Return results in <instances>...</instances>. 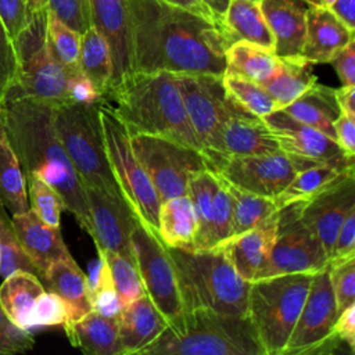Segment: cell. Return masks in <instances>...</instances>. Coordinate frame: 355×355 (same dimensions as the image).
Segmentation results:
<instances>
[{
	"label": "cell",
	"mask_w": 355,
	"mask_h": 355,
	"mask_svg": "<svg viewBox=\"0 0 355 355\" xmlns=\"http://www.w3.org/2000/svg\"><path fill=\"white\" fill-rule=\"evenodd\" d=\"M78 65L80 72L94 85L98 94L107 100L112 82L111 54L105 39L92 25L80 35Z\"/></svg>",
	"instance_id": "cell-35"
},
{
	"label": "cell",
	"mask_w": 355,
	"mask_h": 355,
	"mask_svg": "<svg viewBox=\"0 0 355 355\" xmlns=\"http://www.w3.org/2000/svg\"><path fill=\"white\" fill-rule=\"evenodd\" d=\"M201 151L208 161L222 157L270 154L280 151V147L265 121L245 111L233 100L227 116Z\"/></svg>",
	"instance_id": "cell-16"
},
{
	"label": "cell",
	"mask_w": 355,
	"mask_h": 355,
	"mask_svg": "<svg viewBox=\"0 0 355 355\" xmlns=\"http://www.w3.org/2000/svg\"><path fill=\"white\" fill-rule=\"evenodd\" d=\"M252 1H259V0H252Z\"/></svg>",
	"instance_id": "cell-63"
},
{
	"label": "cell",
	"mask_w": 355,
	"mask_h": 355,
	"mask_svg": "<svg viewBox=\"0 0 355 355\" xmlns=\"http://www.w3.org/2000/svg\"><path fill=\"white\" fill-rule=\"evenodd\" d=\"M262 119L273 132L282 151L312 164L354 166V157L348 155L334 139L294 119L283 110H275Z\"/></svg>",
	"instance_id": "cell-18"
},
{
	"label": "cell",
	"mask_w": 355,
	"mask_h": 355,
	"mask_svg": "<svg viewBox=\"0 0 355 355\" xmlns=\"http://www.w3.org/2000/svg\"><path fill=\"white\" fill-rule=\"evenodd\" d=\"M11 222L40 280L53 262L71 257L60 227L44 223L31 208L25 212L11 215Z\"/></svg>",
	"instance_id": "cell-24"
},
{
	"label": "cell",
	"mask_w": 355,
	"mask_h": 355,
	"mask_svg": "<svg viewBox=\"0 0 355 355\" xmlns=\"http://www.w3.org/2000/svg\"><path fill=\"white\" fill-rule=\"evenodd\" d=\"M44 290L42 280L35 273L17 270L6 276L0 286V305L14 324L29 331L31 311Z\"/></svg>",
	"instance_id": "cell-34"
},
{
	"label": "cell",
	"mask_w": 355,
	"mask_h": 355,
	"mask_svg": "<svg viewBox=\"0 0 355 355\" xmlns=\"http://www.w3.org/2000/svg\"><path fill=\"white\" fill-rule=\"evenodd\" d=\"M300 207L301 202H293L279 208L276 240L255 280L286 273H315L329 263L320 240L300 219Z\"/></svg>",
	"instance_id": "cell-12"
},
{
	"label": "cell",
	"mask_w": 355,
	"mask_h": 355,
	"mask_svg": "<svg viewBox=\"0 0 355 355\" xmlns=\"http://www.w3.org/2000/svg\"><path fill=\"white\" fill-rule=\"evenodd\" d=\"M42 280L44 287L60 295L67 304L68 320L65 324L76 322L93 311L86 284V275L78 266L72 255L53 262Z\"/></svg>",
	"instance_id": "cell-27"
},
{
	"label": "cell",
	"mask_w": 355,
	"mask_h": 355,
	"mask_svg": "<svg viewBox=\"0 0 355 355\" xmlns=\"http://www.w3.org/2000/svg\"><path fill=\"white\" fill-rule=\"evenodd\" d=\"M130 144L161 202L187 194L190 178L208 169L201 150L168 137L136 133L130 135Z\"/></svg>",
	"instance_id": "cell-10"
},
{
	"label": "cell",
	"mask_w": 355,
	"mask_h": 355,
	"mask_svg": "<svg viewBox=\"0 0 355 355\" xmlns=\"http://www.w3.org/2000/svg\"><path fill=\"white\" fill-rule=\"evenodd\" d=\"M4 123L24 175H35L61 196L82 229L93 234L86 190L69 161L53 123L54 104L6 96Z\"/></svg>",
	"instance_id": "cell-2"
},
{
	"label": "cell",
	"mask_w": 355,
	"mask_h": 355,
	"mask_svg": "<svg viewBox=\"0 0 355 355\" xmlns=\"http://www.w3.org/2000/svg\"><path fill=\"white\" fill-rule=\"evenodd\" d=\"M227 47L239 40H247L273 50V36L266 24L259 1L230 0L218 22Z\"/></svg>",
	"instance_id": "cell-28"
},
{
	"label": "cell",
	"mask_w": 355,
	"mask_h": 355,
	"mask_svg": "<svg viewBox=\"0 0 355 355\" xmlns=\"http://www.w3.org/2000/svg\"><path fill=\"white\" fill-rule=\"evenodd\" d=\"M354 31L345 26L326 6L311 4L306 12V32L301 57L312 64H324L351 40Z\"/></svg>",
	"instance_id": "cell-25"
},
{
	"label": "cell",
	"mask_w": 355,
	"mask_h": 355,
	"mask_svg": "<svg viewBox=\"0 0 355 355\" xmlns=\"http://www.w3.org/2000/svg\"><path fill=\"white\" fill-rule=\"evenodd\" d=\"M129 135L168 137L201 150L184 111L175 72H133L107 98Z\"/></svg>",
	"instance_id": "cell-3"
},
{
	"label": "cell",
	"mask_w": 355,
	"mask_h": 355,
	"mask_svg": "<svg viewBox=\"0 0 355 355\" xmlns=\"http://www.w3.org/2000/svg\"><path fill=\"white\" fill-rule=\"evenodd\" d=\"M313 65L301 55L279 58L275 72L259 85L269 93L277 110H280L318 82Z\"/></svg>",
	"instance_id": "cell-31"
},
{
	"label": "cell",
	"mask_w": 355,
	"mask_h": 355,
	"mask_svg": "<svg viewBox=\"0 0 355 355\" xmlns=\"http://www.w3.org/2000/svg\"><path fill=\"white\" fill-rule=\"evenodd\" d=\"M334 94L340 111L355 118V86H341L334 89Z\"/></svg>",
	"instance_id": "cell-57"
},
{
	"label": "cell",
	"mask_w": 355,
	"mask_h": 355,
	"mask_svg": "<svg viewBox=\"0 0 355 355\" xmlns=\"http://www.w3.org/2000/svg\"><path fill=\"white\" fill-rule=\"evenodd\" d=\"M0 202L11 215L29 209L26 182L19 159L10 141L0 101Z\"/></svg>",
	"instance_id": "cell-33"
},
{
	"label": "cell",
	"mask_w": 355,
	"mask_h": 355,
	"mask_svg": "<svg viewBox=\"0 0 355 355\" xmlns=\"http://www.w3.org/2000/svg\"><path fill=\"white\" fill-rule=\"evenodd\" d=\"M28 11L33 15L36 12L46 11L49 7V0H24Z\"/></svg>",
	"instance_id": "cell-60"
},
{
	"label": "cell",
	"mask_w": 355,
	"mask_h": 355,
	"mask_svg": "<svg viewBox=\"0 0 355 355\" xmlns=\"http://www.w3.org/2000/svg\"><path fill=\"white\" fill-rule=\"evenodd\" d=\"M135 72L223 76L227 43L219 25L164 0H128Z\"/></svg>",
	"instance_id": "cell-1"
},
{
	"label": "cell",
	"mask_w": 355,
	"mask_h": 355,
	"mask_svg": "<svg viewBox=\"0 0 355 355\" xmlns=\"http://www.w3.org/2000/svg\"><path fill=\"white\" fill-rule=\"evenodd\" d=\"M222 180L230 198L232 236L261 225L279 209L272 197L258 196Z\"/></svg>",
	"instance_id": "cell-38"
},
{
	"label": "cell",
	"mask_w": 355,
	"mask_h": 355,
	"mask_svg": "<svg viewBox=\"0 0 355 355\" xmlns=\"http://www.w3.org/2000/svg\"><path fill=\"white\" fill-rule=\"evenodd\" d=\"M280 110L336 140L333 122L340 115V107L336 100L334 89L316 82L300 97Z\"/></svg>",
	"instance_id": "cell-30"
},
{
	"label": "cell",
	"mask_w": 355,
	"mask_h": 355,
	"mask_svg": "<svg viewBox=\"0 0 355 355\" xmlns=\"http://www.w3.org/2000/svg\"><path fill=\"white\" fill-rule=\"evenodd\" d=\"M329 8L347 28L355 31V0H336Z\"/></svg>",
	"instance_id": "cell-56"
},
{
	"label": "cell",
	"mask_w": 355,
	"mask_h": 355,
	"mask_svg": "<svg viewBox=\"0 0 355 355\" xmlns=\"http://www.w3.org/2000/svg\"><path fill=\"white\" fill-rule=\"evenodd\" d=\"M68 320V308L60 295L43 291L35 301L29 315V331L47 326H64Z\"/></svg>",
	"instance_id": "cell-45"
},
{
	"label": "cell",
	"mask_w": 355,
	"mask_h": 355,
	"mask_svg": "<svg viewBox=\"0 0 355 355\" xmlns=\"http://www.w3.org/2000/svg\"><path fill=\"white\" fill-rule=\"evenodd\" d=\"M336 141L351 157L355 155V118L340 111V115L333 122Z\"/></svg>",
	"instance_id": "cell-54"
},
{
	"label": "cell",
	"mask_w": 355,
	"mask_h": 355,
	"mask_svg": "<svg viewBox=\"0 0 355 355\" xmlns=\"http://www.w3.org/2000/svg\"><path fill=\"white\" fill-rule=\"evenodd\" d=\"M90 302H92V309L103 316H107V318H118L119 316V313L123 308V304L121 301L119 294L116 293V290L114 287L110 266H108V270L105 272L103 280L100 282L98 287L90 294Z\"/></svg>",
	"instance_id": "cell-48"
},
{
	"label": "cell",
	"mask_w": 355,
	"mask_h": 355,
	"mask_svg": "<svg viewBox=\"0 0 355 355\" xmlns=\"http://www.w3.org/2000/svg\"><path fill=\"white\" fill-rule=\"evenodd\" d=\"M103 100V98H101ZM54 104L55 133L85 187H97L122 196L114 178L98 116L100 101Z\"/></svg>",
	"instance_id": "cell-7"
},
{
	"label": "cell",
	"mask_w": 355,
	"mask_h": 355,
	"mask_svg": "<svg viewBox=\"0 0 355 355\" xmlns=\"http://www.w3.org/2000/svg\"><path fill=\"white\" fill-rule=\"evenodd\" d=\"M166 252L176 272L183 311L209 309L247 316L250 282L239 276L220 250L166 247Z\"/></svg>",
	"instance_id": "cell-5"
},
{
	"label": "cell",
	"mask_w": 355,
	"mask_h": 355,
	"mask_svg": "<svg viewBox=\"0 0 355 355\" xmlns=\"http://www.w3.org/2000/svg\"><path fill=\"white\" fill-rule=\"evenodd\" d=\"M277 211L261 225L230 236L215 245L225 254L239 276L250 283L257 279L270 255L277 234Z\"/></svg>",
	"instance_id": "cell-22"
},
{
	"label": "cell",
	"mask_w": 355,
	"mask_h": 355,
	"mask_svg": "<svg viewBox=\"0 0 355 355\" xmlns=\"http://www.w3.org/2000/svg\"><path fill=\"white\" fill-rule=\"evenodd\" d=\"M133 258L148 298L172 322L182 312L176 272L158 233L136 218L130 234Z\"/></svg>",
	"instance_id": "cell-13"
},
{
	"label": "cell",
	"mask_w": 355,
	"mask_h": 355,
	"mask_svg": "<svg viewBox=\"0 0 355 355\" xmlns=\"http://www.w3.org/2000/svg\"><path fill=\"white\" fill-rule=\"evenodd\" d=\"M96 247L133 258L130 234L136 214L122 196L97 187H85Z\"/></svg>",
	"instance_id": "cell-19"
},
{
	"label": "cell",
	"mask_w": 355,
	"mask_h": 355,
	"mask_svg": "<svg viewBox=\"0 0 355 355\" xmlns=\"http://www.w3.org/2000/svg\"><path fill=\"white\" fill-rule=\"evenodd\" d=\"M139 355H265L248 316L183 311Z\"/></svg>",
	"instance_id": "cell-4"
},
{
	"label": "cell",
	"mask_w": 355,
	"mask_h": 355,
	"mask_svg": "<svg viewBox=\"0 0 355 355\" xmlns=\"http://www.w3.org/2000/svg\"><path fill=\"white\" fill-rule=\"evenodd\" d=\"M336 0H320V4L322 6H326V7H330Z\"/></svg>",
	"instance_id": "cell-61"
},
{
	"label": "cell",
	"mask_w": 355,
	"mask_h": 355,
	"mask_svg": "<svg viewBox=\"0 0 355 355\" xmlns=\"http://www.w3.org/2000/svg\"><path fill=\"white\" fill-rule=\"evenodd\" d=\"M35 341L32 333L14 324L0 305V355L29 351Z\"/></svg>",
	"instance_id": "cell-47"
},
{
	"label": "cell",
	"mask_w": 355,
	"mask_h": 355,
	"mask_svg": "<svg viewBox=\"0 0 355 355\" xmlns=\"http://www.w3.org/2000/svg\"><path fill=\"white\" fill-rule=\"evenodd\" d=\"M205 3V6L209 8L214 19L216 21V24L220 21V18L223 17L227 4L230 0H202Z\"/></svg>",
	"instance_id": "cell-59"
},
{
	"label": "cell",
	"mask_w": 355,
	"mask_h": 355,
	"mask_svg": "<svg viewBox=\"0 0 355 355\" xmlns=\"http://www.w3.org/2000/svg\"><path fill=\"white\" fill-rule=\"evenodd\" d=\"M338 316L329 263L313 273L305 302L282 355L333 354L340 343L333 324Z\"/></svg>",
	"instance_id": "cell-11"
},
{
	"label": "cell",
	"mask_w": 355,
	"mask_h": 355,
	"mask_svg": "<svg viewBox=\"0 0 355 355\" xmlns=\"http://www.w3.org/2000/svg\"><path fill=\"white\" fill-rule=\"evenodd\" d=\"M176 82L190 126L202 150L220 122L227 116L233 100L223 87L222 76L176 73Z\"/></svg>",
	"instance_id": "cell-17"
},
{
	"label": "cell",
	"mask_w": 355,
	"mask_h": 355,
	"mask_svg": "<svg viewBox=\"0 0 355 355\" xmlns=\"http://www.w3.org/2000/svg\"><path fill=\"white\" fill-rule=\"evenodd\" d=\"M259 6L273 36V53L279 58L300 57L311 3L306 0H259Z\"/></svg>",
	"instance_id": "cell-23"
},
{
	"label": "cell",
	"mask_w": 355,
	"mask_h": 355,
	"mask_svg": "<svg viewBox=\"0 0 355 355\" xmlns=\"http://www.w3.org/2000/svg\"><path fill=\"white\" fill-rule=\"evenodd\" d=\"M196 230V214L189 194L161 202L157 233L166 247L193 251Z\"/></svg>",
	"instance_id": "cell-32"
},
{
	"label": "cell",
	"mask_w": 355,
	"mask_h": 355,
	"mask_svg": "<svg viewBox=\"0 0 355 355\" xmlns=\"http://www.w3.org/2000/svg\"><path fill=\"white\" fill-rule=\"evenodd\" d=\"M222 83L230 98L257 116L262 118L277 110V105L269 93L251 79L234 73H223Z\"/></svg>",
	"instance_id": "cell-39"
},
{
	"label": "cell",
	"mask_w": 355,
	"mask_h": 355,
	"mask_svg": "<svg viewBox=\"0 0 355 355\" xmlns=\"http://www.w3.org/2000/svg\"><path fill=\"white\" fill-rule=\"evenodd\" d=\"M313 273H286L250 283L247 316L265 355H282L305 302Z\"/></svg>",
	"instance_id": "cell-6"
},
{
	"label": "cell",
	"mask_w": 355,
	"mask_h": 355,
	"mask_svg": "<svg viewBox=\"0 0 355 355\" xmlns=\"http://www.w3.org/2000/svg\"><path fill=\"white\" fill-rule=\"evenodd\" d=\"M279 57L266 47L239 40L226 49V71L251 79L257 83L268 79L276 69Z\"/></svg>",
	"instance_id": "cell-37"
},
{
	"label": "cell",
	"mask_w": 355,
	"mask_h": 355,
	"mask_svg": "<svg viewBox=\"0 0 355 355\" xmlns=\"http://www.w3.org/2000/svg\"><path fill=\"white\" fill-rule=\"evenodd\" d=\"M46 31L49 46L60 64L69 72L79 69L80 33L69 28L49 10Z\"/></svg>",
	"instance_id": "cell-40"
},
{
	"label": "cell",
	"mask_w": 355,
	"mask_h": 355,
	"mask_svg": "<svg viewBox=\"0 0 355 355\" xmlns=\"http://www.w3.org/2000/svg\"><path fill=\"white\" fill-rule=\"evenodd\" d=\"M355 208V171H348L331 186L301 202L300 219L316 234L330 257L334 239L349 211Z\"/></svg>",
	"instance_id": "cell-20"
},
{
	"label": "cell",
	"mask_w": 355,
	"mask_h": 355,
	"mask_svg": "<svg viewBox=\"0 0 355 355\" xmlns=\"http://www.w3.org/2000/svg\"><path fill=\"white\" fill-rule=\"evenodd\" d=\"M197 230L194 250H208L232 236L230 198L222 178L211 169L196 172L187 184Z\"/></svg>",
	"instance_id": "cell-15"
},
{
	"label": "cell",
	"mask_w": 355,
	"mask_h": 355,
	"mask_svg": "<svg viewBox=\"0 0 355 355\" xmlns=\"http://www.w3.org/2000/svg\"><path fill=\"white\" fill-rule=\"evenodd\" d=\"M17 270H26L37 276L33 263L18 240L11 218L0 202V276L6 277Z\"/></svg>",
	"instance_id": "cell-41"
},
{
	"label": "cell",
	"mask_w": 355,
	"mask_h": 355,
	"mask_svg": "<svg viewBox=\"0 0 355 355\" xmlns=\"http://www.w3.org/2000/svg\"><path fill=\"white\" fill-rule=\"evenodd\" d=\"M25 182L29 208L44 223L60 227L61 212L65 209V204L58 191L35 175H25Z\"/></svg>",
	"instance_id": "cell-42"
},
{
	"label": "cell",
	"mask_w": 355,
	"mask_h": 355,
	"mask_svg": "<svg viewBox=\"0 0 355 355\" xmlns=\"http://www.w3.org/2000/svg\"><path fill=\"white\" fill-rule=\"evenodd\" d=\"M329 279L338 313L355 304V255L329 262Z\"/></svg>",
	"instance_id": "cell-44"
},
{
	"label": "cell",
	"mask_w": 355,
	"mask_h": 355,
	"mask_svg": "<svg viewBox=\"0 0 355 355\" xmlns=\"http://www.w3.org/2000/svg\"><path fill=\"white\" fill-rule=\"evenodd\" d=\"M355 255V208L345 216L329 257V262L341 261Z\"/></svg>",
	"instance_id": "cell-51"
},
{
	"label": "cell",
	"mask_w": 355,
	"mask_h": 355,
	"mask_svg": "<svg viewBox=\"0 0 355 355\" xmlns=\"http://www.w3.org/2000/svg\"><path fill=\"white\" fill-rule=\"evenodd\" d=\"M311 4H320V0H306Z\"/></svg>",
	"instance_id": "cell-62"
},
{
	"label": "cell",
	"mask_w": 355,
	"mask_h": 355,
	"mask_svg": "<svg viewBox=\"0 0 355 355\" xmlns=\"http://www.w3.org/2000/svg\"><path fill=\"white\" fill-rule=\"evenodd\" d=\"M98 116L107 157L122 197L136 216L157 233L161 201L132 150L130 135L105 98L100 101Z\"/></svg>",
	"instance_id": "cell-9"
},
{
	"label": "cell",
	"mask_w": 355,
	"mask_h": 355,
	"mask_svg": "<svg viewBox=\"0 0 355 355\" xmlns=\"http://www.w3.org/2000/svg\"><path fill=\"white\" fill-rule=\"evenodd\" d=\"M68 97L71 101L80 103V104H93L103 97L96 90L94 85L90 82L89 78H86L80 69L71 71L68 75Z\"/></svg>",
	"instance_id": "cell-52"
},
{
	"label": "cell",
	"mask_w": 355,
	"mask_h": 355,
	"mask_svg": "<svg viewBox=\"0 0 355 355\" xmlns=\"http://www.w3.org/2000/svg\"><path fill=\"white\" fill-rule=\"evenodd\" d=\"M333 333L349 347V351H355V304L341 311L333 324Z\"/></svg>",
	"instance_id": "cell-55"
},
{
	"label": "cell",
	"mask_w": 355,
	"mask_h": 355,
	"mask_svg": "<svg viewBox=\"0 0 355 355\" xmlns=\"http://www.w3.org/2000/svg\"><path fill=\"white\" fill-rule=\"evenodd\" d=\"M72 347L89 355H122L118 320L90 311L76 322L64 326Z\"/></svg>",
	"instance_id": "cell-29"
},
{
	"label": "cell",
	"mask_w": 355,
	"mask_h": 355,
	"mask_svg": "<svg viewBox=\"0 0 355 355\" xmlns=\"http://www.w3.org/2000/svg\"><path fill=\"white\" fill-rule=\"evenodd\" d=\"M46 24L47 10L36 12L12 40L17 76L6 96L29 97L50 104L71 101L67 89L69 71L54 57L47 40Z\"/></svg>",
	"instance_id": "cell-8"
},
{
	"label": "cell",
	"mask_w": 355,
	"mask_h": 355,
	"mask_svg": "<svg viewBox=\"0 0 355 355\" xmlns=\"http://www.w3.org/2000/svg\"><path fill=\"white\" fill-rule=\"evenodd\" d=\"M47 10L80 35L90 26L89 0H49Z\"/></svg>",
	"instance_id": "cell-46"
},
{
	"label": "cell",
	"mask_w": 355,
	"mask_h": 355,
	"mask_svg": "<svg viewBox=\"0 0 355 355\" xmlns=\"http://www.w3.org/2000/svg\"><path fill=\"white\" fill-rule=\"evenodd\" d=\"M89 8L90 25L103 35L110 49L112 62L111 94L115 87L135 72L129 3L128 0H89Z\"/></svg>",
	"instance_id": "cell-21"
},
{
	"label": "cell",
	"mask_w": 355,
	"mask_h": 355,
	"mask_svg": "<svg viewBox=\"0 0 355 355\" xmlns=\"http://www.w3.org/2000/svg\"><path fill=\"white\" fill-rule=\"evenodd\" d=\"M208 169L227 183L245 191L276 197L301 169L320 165L293 157L284 151L258 155L222 157L207 161Z\"/></svg>",
	"instance_id": "cell-14"
},
{
	"label": "cell",
	"mask_w": 355,
	"mask_h": 355,
	"mask_svg": "<svg viewBox=\"0 0 355 355\" xmlns=\"http://www.w3.org/2000/svg\"><path fill=\"white\" fill-rule=\"evenodd\" d=\"M17 76V55L14 42L0 19V101L12 86Z\"/></svg>",
	"instance_id": "cell-49"
},
{
	"label": "cell",
	"mask_w": 355,
	"mask_h": 355,
	"mask_svg": "<svg viewBox=\"0 0 355 355\" xmlns=\"http://www.w3.org/2000/svg\"><path fill=\"white\" fill-rule=\"evenodd\" d=\"M169 4H173V6H178V7H182L184 10H189V11H193L196 14H200L205 18H209V19H214L209 8L205 6V3L202 0H164ZM215 21V19H214ZM216 22V21H215Z\"/></svg>",
	"instance_id": "cell-58"
},
{
	"label": "cell",
	"mask_w": 355,
	"mask_h": 355,
	"mask_svg": "<svg viewBox=\"0 0 355 355\" xmlns=\"http://www.w3.org/2000/svg\"><path fill=\"white\" fill-rule=\"evenodd\" d=\"M101 252L110 266L114 287L119 294L123 305L146 294L135 259H129L123 255L107 250H101Z\"/></svg>",
	"instance_id": "cell-43"
},
{
	"label": "cell",
	"mask_w": 355,
	"mask_h": 355,
	"mask_svg": "<svg viewBox=\"0 0 355 355\" xmlns=\"http://www.w3.org/2000/svg\"><path fill=\"white\" fill-rule=\"evenodd\" d=\"M116 320L122 355H139L168 326L147 294L123 305Z\"/></svg>",
	"instance_id": "cell-26"
},
{
	"label": "cell",
	"mask_w": 355,
	"mask_h": 355,
	"mask_svg": "<svg viewBox=\"0 0 355 355\" xmlns=\"http://www.w3.org/2000/svg\"><path fill=\"white\" fill-rule=\"evenodd\" d=\"M354 166L344 168L333 164H320L301 169L273 200L277 208L293 202H305L331 186Z\"/></svg>",
	"instance_id": "cell-36"
},
{
	"label": "cell",
	"mask_w": 355,
	"mask_h": 355,
	"mask_svg": "<svg viewBox=\"0 0 355 355\" xmlns=\"http://www.w3.org/2000/svg\"><path fill=\"white\" fill-rule=\"evenodd\" d=\"M31 18L32 14L24 0H0V19L12 40L29 24Z\"/></svg>",
	"instance_id": "cell-50"
},
{
	"label": "cell",
	"mask_w": 355,
	"mask_h": 355,
	"mask_svg": "<svg viewBox=\"0 0 355 355\" xmlns=\"http://www.w3.org/2000/svg\"><path fill=\"white\" fill-rule=\"evenodd\" d=\"M341 86H355V40L345 44L331 60Z\"/></svg>",
	"instance_id": "cell-53"
}]
</instances>
